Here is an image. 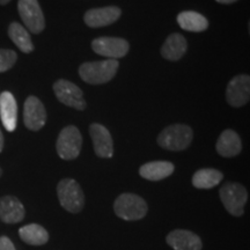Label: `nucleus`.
<instances>
[{"label":"nucleus","instance_id":"obj_23","mask_svg":"<svg viewBox=\"0 0 250 250\" xmlns=\"http://www.w3.org/2000/svg\"><path fill=\"white\" fill-rule=\"evenodd\" d=\"M19 235L23 242L30 246H43L48 242L49 234L45 228L37 224H30L19 229Z\"/></svg>","mask_w":250,"mask_h":250},{"label":"nucleus","instance_id":"obj_18","mask_svg":"<svg viewBox=\"0 0 250 250\" xmlns=\"http://www.w3.org/2000/svg\"><path fill=\"white\" fill-rule=\"evenodd\" d=\"M188 43L186 37L181 34L174 33L167 37L161 48L162 57L167 61L176 62L186 55Z\"/></svg>","mask_w":250,"mask_h":250},{"label":"nucleus","instance_id":"obj_1","mask_svg":"<svg viewBox=\"0 0 250 250\" xmlns=\"http://www.w3.org/2000/svg\"><path fill=\"white\" fill-rule=\"evenodd\" d=\"M117 70L118 62L116 59L87 62L79 67V76L85 83L90 85H102L109 83L116 76Z\"/></svg>","mask_w":250,"mask_h":250},{"label":"nucleus","instance_id":"obj_7","mask_svg":"<svg viewBox=\"0 0 250 250\" xmlns=\"http://www.w3.org/2000/svg\"><path fill=\"white\" fill-rule=\"evenodd\" d=\"M18 11L27 29L33 34H40L45 28V19L37 0H19Z\"/></svg>","mask_w":250,"mask_h":250},{"label":"nucleus","instance_id":"obj_25","mask_svg":"<svg viewBox=\"0 0 250 250\" xmlns=\"http://www.w3.org/2000/svg\"><path fill=\"white\" fill-rule=\"evenodd\" d=\"M0 250H17L7 236H0Z\"/></svg>","mask_w":250,"mask_h":250},{"label":"nucleus","instance_id":"obj_21","mask_svg":"<svg viewBox=\"0 0 250 250\" xmlns=\"http://www.w3.org/2000/svg\"><path fill=\"white\" fill-rule=\"evenodd\" d=\"M224 179V174L220 170L204 168L197 170L192 176V184L197 189H211L218 186Z\"/></svg>","mask_w":250,"mask_h":250},{"label":"nucleus","instance_id":"obj_9","mask_svg":"<svg viewBox=\"0 0 250 250\" xmlns=\"http://www.w3.org/2000/svg\"><path fill=\"white\" fill-rule=\"evenodd\" d=\"M94 52L109 59L125 57L130 50V44L126 40L120 37H99L92 42Z\"/></svg>","mask_w":250,"mask_h":250},{"label":"nucleus","instance_id":"obj_6","mask_svg":"<svg viewBox=\"0 0 250 250\" xmlns=\"http://www.w3.org/2000/svg\"><path fill=\"white\" fill-rule=\"evenodd\" d=\"M83 137L80 131L74 125H68L59 133L56 148L59 158L62 160H74L80 154Z\"/></svg>","mask_w":250,"mask_h":250},{"label":"nucleus","instance_id":"obj_4","mask_svg":"<svg viewBox=\"0 0 250 250\" xmlns=\"http://www.w3.org/2000/svg\"><path fill=\"white\" fill-rule=\"evenodd\" d=\"M57 195L62 208L71 213H79L85 205V195L77 181L64 179L58 183Z\"/></svg>","mask_w":250,"mask_h":250},{"label":"nucleus","instance_id":"obj_29","mask_svg":"<svg viewBox=\"0 0 250 250\" xmlns=\"http://www.w3.org/2000/svg\"><path fill=\"white\" fill-rule=\"evenodd\" d=\"M1 175H2V170H1V168H0V177H1Z\"/></svg>","mask_w":250,"mask_h":250},{"label":"nucleus","instance_id":"obj_10","mask_svg":"<svg viewBox=\"0 0 250 250\" xmlns=\"http://www.w3.org/2000/svg\"><path fill=\"white\" fill-rule=\"evenodd\" d=\"M250 99V77L240 74L234 77L226 89L227 103L233 108H240L249 102Z\"/></svg>","mask_w":250,"mask_h":250},{"label":"nucleus","instance_id":"obj_13","mask_svg":"<svg viewBox=\"0 0 250 250\" xmlns=\"http://www.w3.org/2000/svg\"><path fill=\"white\" fill-rule=\"evenodd\" d=\"M122 15V9L116 6L93 8L87 11L83 17L85 23L90 28L107 27L115 23Z\"/></svg>","mask_w":250,"mask_h":250},{"label":"nucleus","instance_id":"obj_2","mask_svg":"<svg viewBox=\"0 0 250 250\" xmlns=\"http://www.w3.org/2000/svg\"><path fill=\"white\" fill-rule=\"evenodd\" d=\"M193 132L186 124H173L162 130L158 136V144L168 151H183L192 142Z\"/></svg>","mask_w":250,"mask_h":250},{"label":"nucleus","instance_id":"obj_11","mask_svg":"<svg viewBox=\"0 0 250 250\" xmlns=\"http://www.w3.org/2000/svg\"><path fill=\"white\" fill-rule=\"evenodd\" d=\"M46 111L43 103L36 96H28L23 108V123L27 129L39 131L46 123Z\"/></svg>","mask_w":250,"mask_h":250},{"label":"nucleus","instance_id":"obj_28","mask_svg":"<svg viewBox=\"0 0 250 250\" xmlns=\"http://www.w3.org/2000/svg\"><path fill=\"white\" fill-rule=\"evenodd\" d=\"M11 0H0V5H7Z\"/></svg>","mask_w":250,"mask_h":250},{"label":"nucleus","instance_id":"obj_17","mask_svg":"<svg viewBox=\"0 0 250 250\" xmlns=\"http://www.w3.org/2000/svg\"><path fill=\"white\" fill-rule=\"evenodd\" d=\"M215 148L224 158H233L239 155L242 151L241 139L235 131L227 129L219 136Z\"/></svg>","mask_w":250,"mask_h":250},{"label":"nucleus","instance_id":"obj_3","mask_svg":"<svg viewBox=\"0 0 250 250\" xmlns=\"http://www.w3.org/2000/svg\"><path fill=\"white\" fill-rule=\"evenodd\" d=\"M117 217L127 221L139 220L147 213V204L142 197L134 193H122L114 203Z\"/></svg>","mask_w":250,"mask_h":250},{"label":"nucleus","instance_id":"obj_15","mask_svg":"<svg viewBox=\"0 0 250 250\" xmlns=\"http://www.w3.org/2000/svg\"><path fill=\"white\" fill-rule=\"evenodd\" d=\"M0 118L5 129L9 132H13L17 129L18 104L11 92H2L0 94Z\"/></svg>","mask_w":250,"mask_h":250},{"label":"nucleus","instance_id":"obj_26","mask_svg":"<svg viewBox=\"0 0 250 250\" xmlns=\"http://www.w3.org/2000/svg\"><path fill=\"white\" fill-rule=\"evenodd\" d=\"M215 1L219 2V4H224V5H229L233 4V2L237 1V0H215Z\"/></svg>","mask_w":250,"mask_h":250},{"label":"nucleus","instance_id":"obj_20","mask_svg":"<svg viewBox=\"0 0 250 250\" xmlns=\"http://www.w3.org/2000/svg\"><path fill=\"white\" fill-rule=\"evenodd\" d=\"M177 23L182 29L193 33H201L208 28V19L193 11L181 12L177 15Z\"/></svg>","mask_w":250,"mask_h":250},{"label":"nucleus","instance_id":"obj_19","mask_svg":"<svg viewBox=\"0 0 250 250\" xmlns=\"http://www.w3.org/2000/svg\"><path fill=\"white\" fill-rule=\"evenodd\" d=\"M174 165L168 161H152L143 165L139 174L143 179L148 181H161L174 173Z\"/></svg>","mask_w":250,"mask_h":250},{"label":"nucleus","instance_id":"obj_5","mask_svg":"<svg viewBox=\"0 0 250 250\" xmlns=\"http://www.w3.org/2000/svg\"><path fill=\"white\" fill-rule=\"evenodd\" d=\"M219 195L227 212L234 217H241L248 201V192L242 184L235 182L226 183L220 189Z\"/></svg>","mask_w":250,"mask_h":250},{"label":"nucleus","instance_id":"obj_16","mask_svg":"<svg viewBox=\"0 0 250 250\" xmlns=\"http://www.w3.org/2000/svg\"><path fill=\"white\" fill-rule=\"evenodd\" d=\"M24 208L17 197L4 196L0 198V219L6 224H17L23 220Z\"/></svg>","mask_w":250,"mask_h":250},{"label":"nucleus","instance_id":"obj_14","mask_svg":"<svg viewBox=\"0 0 250 250\" xmlns=\"http://www.w3.org/2000/svg\"><path fill=\"white\" fill-rule=\"evenodd\" d=\"M174 250H202V240L197 234L186 229H175L166 239Z\"/></svg>","mask_w":250,"mask_h":250},{"label":"nucleus","instance_id":"obj_8","mask_svg":"<svg viewBox=\"0 0 250 250\" xmlns=\"http://www.w3.org/2000/svg\"><path fill=\"white\" fill-rule=\"evenodd\" d=\"M54 92L59 102L77 110H85L87 102L79 87L68 80L59 79L54 83Z\"/></svg>","mask_w":250,"mask_h":250},{"label":"nucleus","instance_id":"obj_24","mask_svg":"<svg viewBox=\"0 0 250 250\" xmlns=\"http://www.w3.org/2000/svg\"><path fill=\"white\" fill-rule=\"evenodd\" d=\"M18 61L17 52L9 49H0V73L8 71Z\"/></svg>","mask_w":250,"mask_h":250},{"label":"nucleus","instance_id":"obj_12","mask_svg":"<svg viewBox=\"0 0 250 250\" xmlns=\"http://www.w3.org/2000/svg\"><path fill=\"white\" fill-rule=\"evenodd\" d=\"M89 133L95 154L100 158H111L114 154V142L107 127L99 123H93L89 126Z\"/></svg>","mask_w":250,"mask_h":250},{"label":"nucleus","instance_id":"obj_27","mask_svg":"<svg viewBox=\"0 0 250 250\" xmlns=\"http://www.w3.org/2000/svg\"><path fill=\"white\" fill-rule=\"evenodd\" d=\"M2 148H4V136H2L1 130H0V153L2 152Z\"/></svg>","mask_w":250,"mask_h":250},{"label":"nucleus","instance_id":"obj_22","mask_svg":"<svg viewBox=\"0 0 250 250\" xmlns=\"http://www.w3.org/2000/svg\"><path fill=\"white\" fill-rule=\"evenodd\" d=\"M8 36L13 43L24 54H30L34 50V44L31 42L30 34L22 24L19 22H12L8 27Z\"/></svg>","mask_w":250,"mask_h":250}]
</instances>
